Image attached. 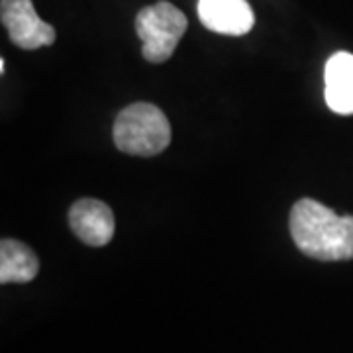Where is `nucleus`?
I'll return each instance as SVG.
<instances>
[{"label":"nucleus","mask_w":353,"mask_h":353,"mask_svg":"<svg viewBox=\"0 0 353 353\" xmlns=\"http://www.w3.org/2000/svg\"><path fill=\"white\" fill-rule=\"evenodd\" d=\"M289 224L304 255L320 261L353 259V216H338L320 202L303 199L292 206Z\"/></svg>","instance_id":"f257e3e1"},{"label":"nucleus","mask_w":353,"mask_h":353,"mask_svg":"<svg viewBox=\"0 0 353 353\" xmlns=\"http://www.w3.org/2000/svg\"><path fill=\"white\" fill-rule=\"evenodd\" d=\"M324 99L332 112L353 114V55L347 51L334 53L324 69Z\"/></svg>","instance_id":"0eeeda50"},{"label":"nucleus","mask_w":353,"mask_h":353,"mask_svg":"<svg viewBox=\"0 0 353 353\" xmlns=\"http://www.w3.org/2000/svg\"><path fill=\"white\" fill-rule=\"evenodd\" d=\"M39 259L28 245L16 240L0 243V283H30L38 275Z\"/></svg>","instance_id":"6e6552de"},{"label":"nucleus","mask_w":353,"mask_h":353,"mask_svg":"<svg viewBox=\"0 0 353 353\" xmlns=\"http://www.w3.org/2000/svg\"><path fill=\"white\" fill-rule=\"evenodd\" d=\"M0 18L12 43L22 50H39L51 46L57 38L55 28L39 18L32 0H2Z\"/></svg>","instance_id":"20e7f679"},{"label":"nucleus","mask_w":353,"mask_h":353,"mask_svg":"<svg viewBox=\"0 0 353 353\" xmlns=\"http://www.w3.org/2000/svg\"><path fill=\"white\" fill-rule=\"evenodd\" d=\"M69 224L83 243L101 248L114 238V214L108 204L94 199L75 202L69 210Z\"/></svg>","instance_id":"423d86ee"},{"label":"nucleus","mask_w":353,"mask_h":353,"mask_svg":"<svg viewBox=\"0 0 353 353\" xmlns=\"http://www.w3.org/2000/svg\"><path fill=\"white\" fill-rule=\"evenodd\" d=\"M196 12L204 28L222 36H245L255 24L245 0H199Z\"/></svg>","instance_id":"39448f33"},{"label":"nucleus","mask_w":353,"mask_h":353,"mask_svg":"<svg viewBox=\"0 0 353 353\" xmlns=\"http://www.w3.org/2000/svg\"><path fill=\"white\" fill-rule=\"evenodd\" d=\"M169 141V120L150 102H136L128 106L114 122V143L120 152L130 155L152 157L163 152Z\"/></svg>","instance_id":"f03ea898"},{"label":"nucleus","mask_w":353,"mask_h":353,"mask_svg":"<svg viewBox=\"0 0 353 353\" xmlns=\"http://www.w3.org/2000/svg\"><path fill=\"white\" fill-rule=\"evenodd\" d=\"M187 26V16L167 0L141 8L136 16V32L143 43V57L150 63H165L185 36Z\"/></svg>","instance_id":"7ed1b4c3"}]
</instances>
